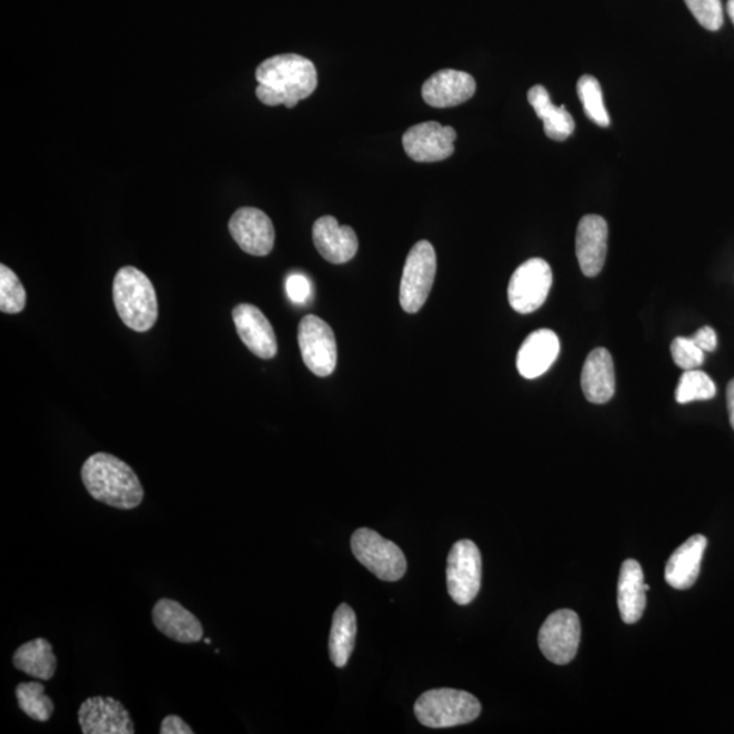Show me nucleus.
Masks as SVG:
<instances>
[{"instance_id": "obj_1", "label": "nucleus", "mask_w": 734, "mask_h": 734, "mask_svg": "<svg viewBox=\"0 0 734 734\" xmlns=\"http://www.w3.org/2000/svg\"><path fill=\"white\" fill-rule=\"evenodd\" d=\"M257 95L264 105L294 108L318 89L312 60L295 53L276 54L258 67Z\"/></svg>"}, {"instance_id": "obj_2", "label": "nucleus", "mask_w": 734, "mask_h": 734, "mask_svg": "<svg viewBox=\"0 0 734 734\" xmlns=\"http://www.w3.org/2000/svg\"><path fill=\"white\" fill-rule=\"evenodd\" d=\"M82 482L95 501L108 506L131 511L141 505L144 490L129 464L113 454H92L81 471Z\"/></svg>"}, {"instance_id": "obj_3", "label": "nucleus", "mask_w": 734, "mask_h": 734, "mask_svg": "<svg viewBox=\"0 0 734 734\" xmlns=\"http://www.w3.org/2000/svg\"><path fill=\"white\" fill-rule=\"evenodd\" d=\"M113 302L121 321L137 332H148L158 320V300L150 279L135 267H123L113 281Z\"/></svg>"}, {"instance_id": "obj_4", "label": "nucleus", "mask_w": 734, "mask_h": 734, "mask_svg": "<svg viewBox=\"0 0 734 734\" xmlns=\"http://www.w3.org/2000/svg\"><path fill=\"white\" fill-rule=\"evenodd\" d=\"M414 712L422 725L444 730L475 721L481 715L482 705L465 691L436 688L418 697Z\"/></svg>"}, {"instance_id": "obj_5", "label": "nucleus", "mask_w": 734, "mask_h": 734, "mask_svg": "<svg viewBox=\"0 0 734 734\" xmlns=\"http://www.w3.org/2000/svg\"><path fill=\"white\" fill-rule=\"evenodd\" d=\"M351 550L358 562L382 581H399L406 572L403 551L369 527H361L354 532L351 537Z\"/></svg>"}, {"instance_id": "obj_6", "label": "nucleus", "mask_w": 734, "mask_h": 734, "mask_svg": "<svg viewBox=\"0 0 734 734\" xmlns=\"http://www.w3.org/2000/svg\"><path fill=\"white\" fill-rule=\"evenodd\" d=\"M436 254L429 241L416 242L406 257L400 284V303L406 313H418L433 289Z\"/></svg>"}, {"instance_id": "obj_7", "label": "nucleus", "mask_w": 734, "mask_h": 734, "mask_svg": "<svg viewBox=\"0 0 734 734\" xmlns=\"http://www.w3.org/2000/svg\"><path fill=\"white\" fill-rule=\"evenodd\" d=\"M448 592L454 603L473 602L482 585V555L471 540H460L449 552L446 564Z\"/></svg>"}, {"instance_id": "obj_8", "label": "nucleus", "mask_w": 734, "mask_h": 734, "mask_svg": "<svg viewBox=\"0 0 734 734\" xmlns=\"http://www.w3.org/2000/svg\"><path fill=\"white\" fill-rule=\"evenodd\" d=\"M552 286L551 267L543 259H530L514 271L507 299L515 312L533 313L543 306Z\"/></svg>"}, {"instance_id": "obj_9", "label": "nucleus", "mask_w": 734, "mask_h": 734, "mask_svg": "<svg viewBox=\"0 0 734 734\" xmlns=\"http://www.w3.org/2000/svg\"><path fill=\"white\" fill-rule=\"evenodd\" d=\"M299 344L303 362L318 378H329L336 368L335 333L324 320L309 314L299 326Z\"/></svg>"}, {"instance_id": "obj_10", "label": "nucleus", "mask_w": 734, "mask_h": 734, "mask_svg": "<svg viewBox=\"0 0 734 734\" xmlns=\"http://www.w3.org/2000/svg\"><path fill=\"white\" fill-rule=\"evenodd\" d=\"M580 641V617L572 610L554 612L539 631L540 651L556 665H566L577 656Z\"/></svg>"}, {"instance_id": "obj_11", "label": "nucleus", "mask_w": 734, "mask_h": 734, "mask_svg": "<svg viewBox=\"0 0 734 734\" xmlns=\"http://www.w3.org/2000/svg\"><path fill=\"white\" fill-rule=\"evenodd\" d=\"M79 726L83 734H133L129 710L113 697H88L79 707Z\"/></svg>"}, {"instance_id": "obj_12", "label": "nucleus", "mask_w": 734, "mask_h": 734, "mask_svg": "<svg viewBox=\"0 0 734 734\" xmlns=\"http://www.w3.org/2000/svg\"><path fill=\"white\" fill-rule=\"evenodd\" d=\"M456 138L452 127L428 121L411 127L404 133L403 148L406 155L416 162H440L453 155Z\"/></svg>"}, {"instance_id": "obj_13", "label": "nucleus", "mask_w": 734, "mask_h": 734, "mask_svg": "<svg viewBox=\"0 0 734 734\" xmlns=\"http://www.w3.org/2000/svg\"><path fill=\"white\" fill-rule=\"evenodd\" d=\"M230 234L242 251L252 257H267L275 244V229L262 210L242 208L229 222Z\"/></svg>"}, {"instance_id": "obj_14", "label": "nucleus", "mask_w": 734, "mask_h": 734, "mask_svg": "<svg viewBox=\"0 0 734 734\" xmlns=\"http://www.w3.org/2000/svg\"><path fill=\"white\" fill-rule=\"evenodd\" d=\"M233 321L239 336L252 353L262 360H272L278 353L274 329L259 308L241 303L233 309Z\"/></svg>"}, {"instance_id": "obj_15", "label": "nucleus", "mask_w": 734, "mask_h": 734, "mask_svg": "<svg viewBox=\"0 0 734 734\" xmlns=\"http://www.w3.org/2000/svg\"><path fill=\"white\" fill-rule=\"evenodd\" d=\"M609 251V223L600 215L582 218L575 239V252L582 274L594 278L602 272Z\"/></svg>"}, {"instance_id": "obj_16", "label": "nucleus", "mask_w": 734, "mask_h": 734, "mask_svg": "<svg viewBox=\"0 0 734 734\" xmlns=\"http://www.w3.org/2000/svg\"><path fill=\"white\" fill-rule=\"evenodd\" d=\"M476 81L469 72L441 70L424 82L422 97L433 108H452L472 99Z\"/></svg>"}, {"instance_id": "obj_17", "label": "nucleus", "mask_w": 734, "mask_h": 734, "mask_svg": "<svg viewBox=\"0 0 734 734\" xmlns=\"http://www.w3.org/2000/svg\"><path fill=\"white\" fill-rule=\"evenodd\" d=\"M313 242L319 253L332 264L349 263L358 252V237L353 228L341 227L336 218H319L313 227Z\"/></svg>"}, {"instance_id": "obj_18", "label": "nucleus", "mask_w": 734, "mask_h": 734, "mask_svg": "<svg viewBox=\"0 0 734 734\" xmlns=\"http://www.w3.org/2000/svg\"><path fill=\"white\" fill-rule=\"evenodd\" d=\"M153 623L160 633L175 642L197 643L204 636L199 619L171 599H161L154 605Z\"/></svg>"}, {"instance_id": "obj_19", "label": "nucleus", "mask_w": 734, "mask_h": 734, "mask_svg": "<svg viewBox=\"0 0 734 734\" xmlns=\"http://www.w3.org/2000/svg\"><path fill=\"white\" fill-rule=\"evenodd\" d=\"M560 351V338L555 332L550 330L532 332L519 350V373L527 380L540 378L554 365Z\"/></svg>"}, {"instance_id": "obj_20", "label": "nucleus", "mask_w": 734, "mask_h": 734, "mask_svg": "<svg viewBox=\"0 0 734 734\" xmlns=\"http://www.w3.org/2000/svg\"><path fill=\"white\" fill-rule=\"evenodd\" d=\"M582 392L593 404H605L616 390L615 366L610 351L603 348L587 355L581 374Z\"/></svg>"}, {"instance_id": "obj_21", "label": "nucleus", "mask_w": 734, "mask_h": 734, "mask_svg": "<svg viewBox=\"0 0 734 734\" xmlns=\"http://www.w3.org/2000/svg\"><path fill=\"white\" fill-rule=\"evenodd\" d=\"M707 539L702 535L691 536L670 557L665 567V581L675 590H690L700 577L703 554Z\"/></svg>"}, {"instance_id": "obj_22", "label": "nucleus", "mask_w": 734, "mask_h": 734, "mask_svg": "<svg viewBox=\"0 0 734 734\" xmlns=\"http://www.w3.org/2000/svg\"><path fill=\"white\" fill-rule=\"evenodd\" d=\"M645 585L641 564L634 560L624 562L617 581V606L624 623L641 621L646 609Z\"/></svg>"}, {"instance_id": "obj_23", "label": "nucleus", "mask_w": 734, "mask_h": 734, "mask_svg": "<svg viewBox=\"0 0 734 734\" xmlns=\"http://www.w3.org/2000/svg\"><path fill=\"white\" fill-rule=\"evenodd\" d=\"M527 101L543 120L544 132L552 141L563 142L572 135L575 130V123L572 114L564 107L552 104L547 89L542 84H536L527 92Z\"/></svg>"}, {"instance_id": "obj_24", "label": "nucleus", "mask_w": 734, "mask_h": 734, "mask_svg": "<svg viewBox=\"0 0 734 734\" xmlns=\"http://www.w3.org/2000/svg\"><path fill=\"white\" fill-rule=\"evenodd\" d=\"M13 664L18 671L27 675L48 682L58 668V658L53 654L50 642L38 639L17 648Z\"/></svg>"}, {"instance_id": "obj_25", "label": "nucleus", "mask_w": 734, "mask_h": 734, "mask_svg": "<svg viewBox=\"0 0 734 734\" xmlns=\"http://www.w3.org/2000/svg\"><path fill=\"white\" fill-rule=\"evenodd\" d=\"M356 640V616L349 604L338 606L332 619L330 656L333 665L344 668L353 654Z\"/></svg>"}, {"instance_id": "obj_26", "label": "nucleus", "mask_w": 734, "mask_h": 734, "mask_svg": "<svg viewBox=\"0 0 734 734\" xmlns=\"http://www.w3.org/2000/svg\"><path fill=\"white\" fill-rule=\"evenodd\" d=\"M16 695L18 707H20L29 718L39 722L50 721L54 705L51 697L46 695L44 684L39 682L18 684Z\"/></svg>"}, {"instance_id": "obj_27", "label": "nucleus", "mask_w": 734, "mask_h": 734, "mask_svg": "<svg viewBox=\"0 0 734 734\" xmlns=\"http://www.w3.org/2000/svg\"><path fill=\"white\" fill-rule=\"evenodd\" d=\"M577 92L586 117L590 118L594 124L609 127L611 124V119L609 112H606L603 90L602 87H600L597 79L592 76L581 77L577 83Z\"/></svg>"}, {"instance_id": "obj_28", "label": "nucleus", "mask_w": 734, "mask_h": 734, "mask_svg": "<svg viewBox=\"0 0 734 734\" xmlns=\"http://www.w3.org/2000/svg\"><path fill=\"white\" fill-rule=\"evenodd\" d=\"M717 393L712 379L701 370H685L681 381H678L676 390V402L678 404H687L695 402V400H710Z\"/></svg>"}, {"instance_id": "obj_29", "label": "nucleus", "mask_w": 734, "mask_h": 734, "mask_svg": "<svg viewBox=\"0 0 734 734\" xmlns=\"http://www.w3.org/2000/svg\"><path fill=\"white\" fill-rule=\"evenodd\" d=\"M27 306V291L8 265H0V311L2 313H21Z\"/></svg>"}, {"instance_id": "obj_30", "label": "nucleus", "mask_w": 734, "mask_h": 734, "mask_svg": "<svg viewBox=\"0 0 734 734\" xmlns=\"http://www.w3.org/2000/svg\"><path fill=\"white\" fill-rule=\"evenodd\" d=\"M695 20L707 30H720L724 26V9L721 0H684Z\"/></svg>"}, {"instance_id": "obj_31", "label": "nucleus", "mask_w": 734, "mask_h": 734, "mask_svg": "<svg viewBox=\"0 0 734 734\" xmlns=\"http://www.w3.org/2000/svg\"><path fill=\"white\" fill-rule=\"evenodd\" d=\"M671 353L676 365L684 370H693L705 362V351L697 348L690 338L678 336L671 344Z\"/></svg>"}, {"instance_id": "obj_32", "label": "nucleus", "mask_w": 734, "mask_h": 734, "mask_svg": "<svg viewBox=\"0 0 734 734\" xmlns=\"http://www.w3.org/2000/svg\"><path fill=\"white\" fill-rule=\"evenodd\" d=\"M286 291L291 302L296 305H305L312 299V284L302 274H291L286 281Z\"/></svg>"}, {"instance_id": "obj_33", "label": "nucleus", "mask_w": 734, "mask_h": 734, "mask_svg": "<svg viewBox=\"0 0 734 734\" xmlns=\"http://www.w3.org/2000/svg\"><path fill=\"white\" fill-rule=\"evenodd\" d=\"M697 348L705 351V353H712L717 349L718 339L717 332H715L712 326H702L701 330H697L693 336H690Z\"/></svg>"}, {"instance_id": "obj_34", "label": "nucleus", "mask_w": 734, "mask_h": 734, "mask_svg": "<svg viewBox=\"0 0 734 734\" xmlns=\"http://www.w3.org/2000/svg\"><path fill=\"white\" fill-rule=\"evenodd\" d=\"M161 734H193L191 726L179 715H168L161 722Z\"/></svg>"}, {"instance_id": "obj_35", "label": "nucleus", "mask_w": 734, "mask_h": 734, "mask_svg": "<svg viewBox=\"0 0 734 734\" xmlns=\"http://www.w3.org/2000/svg\"><path fill=\"white\" fill-rule=\"evenodd\" d=\"M727 411H730V420L734 430V379L730 382L726 390Z\"/></svg>"}, {"instance_id": "obj_36", "label": "nucleus", "mask_w": 734, "mask_h": 734, "mask_svg": "<svg viewBox=\"0 0 734 734\" xmlns=\"http://www.w3.org/2000/svg\"><path fill=\"white\" fill-rule=\"evenodd\" d=\"M727 14H730L734 26V0H730V2H727Z\"/></svg>"}, {"instance_id": "obj_37", "label": "nucleus", "mask_w": 734, "mask_h": 734, "mask_svg": "<svg viewBox=\"0 0 734 734\" xmlns=\"http://www.w3.org/2000/svg\"><path fill=\"white\" fill-rule=\"evenodd\" d=\"M204 642L208 643V645L211 643L210 639H204Z\"/></svg>"}]
</instances>
